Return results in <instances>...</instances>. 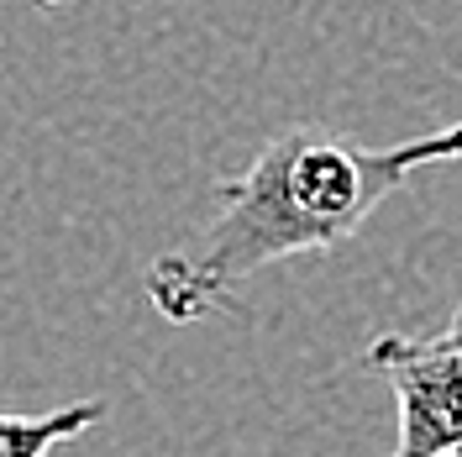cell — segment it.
Segmentation results:
<instances>
[{
    "instance_id": "1",
    "label": "cell",
    "mask_w": 462,
    "mask_h": 457,
    "mask_svg": "<svg viewBox=\"0 0 462 457\" xmlns=\"http://www.w3.org/2000/svg\"><path fill=\"white\" fill-rule=\"evenodd\" d=\"M431 163H462V121L389 147L352 143L320 126H289L268 137L247 169L216 184V216L179 253H163L147 268L152 311L173 326L216 315L231 289L268 263L352 242L410 173Z\"/></svg>"
},
{
    "instance_id": "4",
    "label": "cell",
    "mask_w": 462,
    "mask_h": 457,
    "mask_svg": "<svg viewBox=\"0 0 462 457\" xmlns=\"http://www.w3.org/2000/svg\"><path fill=\"white\" fill-rule=\"evenodd\" d=\"M436 342H447V347H457V352H462V305L452 311V321H447V331H441Z\"/></svg>"
},
{
    "instance_id": "5",
    "label": "cell",
    "mask_w": 462,
    "mask_h": 457,
    "mask_svg": "<svg viewBox=\"0 0 462 457\" xmlns=\"http://www.w3.org/2000/svg\"><path fill=\"white\" fill-rule=\"evenodd\" d=\"M37 5H63V0H37Z\"/></svg>"
},
{
    "instance_id": "2",
    "label": "cell",
    "mask_w": 462,
    "mask_h": 457,
    "mask_svg": "<svg viewBox=\"0 0 462 457\" xmlns=\"http://www.w3.org/2000/svg\"><path fill=\"white\" fill-rule=\"evenodd\" d=\"M400 405V442L389 457H462V352L436 337L389 331L368 347Z\"/></svg>"
},
{
    "instance_id": "3",
    "label": "cell",
    "mask_w": 462,
    "mask_h": 457,
    "mask_svg": "<svg viewBox=\"0 0 462 457\" xmlns=\"http://www.w3.org/2000/svg\"><path fill=\"white\" fill-rule=\"evenodd\" d=\"M106 415H111L106 400H74L48 415H0V457H48L53 447L100 426Z\"/></svg>"
}]
</instances>
